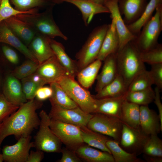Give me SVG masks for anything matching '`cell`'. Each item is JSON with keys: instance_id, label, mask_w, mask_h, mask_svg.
Instances as JSON below:
<instances>
[{"instance_id": "6da1fadb", "label": "cell", "mask_w": 162, "mask_h": 162, "mask_svg": "<svg viewBox=\"0 0 162 162\" xmlns=\"http://www.w3.org/2000/svg\"><path fill=\"white\" fill-rule=\"evenodd\" d=\"M42 101L34 99L20 105L18 109L2 122L0 132V147L4 139L13 135L18 139L30 135L39 127L40 119L37 110L42 106Z\"/></svg>"}, {"instance_id": "7a4b0ae2", "label": "cell", "mask_w": 162, "mask_h": 162, "mask_svg": "<svg viewBox=\"0 0 162 162\" xmlns=\"http://www.w3.org/2000/svg\"><path fill=\"white\" fill-rule=\"evenodd\" d=\"M140 51L133 41L129 42L116 53L118 74L128 87L133 79L146 70L142 60Z\"/></svg>"}, {"instance_id": "3957f363", "label": "cell", "mask_w": 162, "mask_h": 162, "mask_svg": "<svg viewBox=\"0 0 162 162\" xmlns=\"http://www.w3.org/2000/svg\"><path fill=\"white\" fill-rule=\"evenodd\" d=\"M109 26L104 24L95 28L76 54L79 71L97 59Z\"/></svg>"}, {"instance_id": "277c9868", "label": "cell", "mask_w": 162, "mask_h": 162, "mask_svg": "<svg viewBox=\"0 0 162 162\" xmlns=\"http://www.w3.org/2000/svg\"><path fill=\"white\" fill-rule=\"evenodd\" d=\"M29 26L37 33L46 35L51 39L60 37L67 40L53 19L51 9L41 13L23 14L15 16Z\"/></svg>"}, {"instance_id": "5b68a950", "label": "cell", "mask_w": 162, "mask_h": 162, "mask_svg": "<svg viewBox=\"0 0 162 162\" xmlns=\"http://www.w3.org/2000/svg\"><path fill=\"white\" fill-rule=\"evenodd\" d=\"M155 10L154 15L143 26L133 41L140 52L148 50L159 44L158 40L162 30V4Z\"/></svg>"}, {"instance_id": "8992f818", "label": "cell", "mask_w": 162, "mask_h": 162, "mask_svg": "<svg viewBox=\"0 0 162 162\" xmlns=\"http://www.w3.org/2000/svg\"><path fill=\"white\" fill-rule=\"evenodd\" d=\"M57 82L84 112L89 114L95 113L97 107L96 99L88 89L81 86L74 78L66 76Z\"/></svg>"}, {"instance_id": "52a82bcc", "label": "cell", "mask_w": 162, "mask_h": 162, "mask_svg": "<svg viewBox=\"0 0 162 162\" xmlns=\"http://www.w3.org/2000/svg\"><path fill=\"white\" fill-rule=\"evenodd\" d=\"M39 115L40 123L39 130L34 137V147L44 152H61L62 143L50 128V118L43 110Z\"/></svg>"}, {"instance_id": "ba28073f", "label": "cell", "mask_w": 162, "mask_h": 162, "mask_svg": "<svg viewBox=\"0 0 162 162\" xmlns=\"http://www.w3.org/2000/svg\"><path fill=\"white\" fill-rule=\"evenodd\" d=\"M92 114L87 127L92 130L111 137L119 142L123 124L121 120L100 113Z\"/></svg>"}, {"instance_id": "9c48e42d", "label": "cell", "mask_w": 162, "mask_h": 162, "mask_svg": "<svg viewBox=\"0 0 162 162\" xmlns=\"http://www.w3.org/2000/svg\"><path fill=\"white\" fill-rule=\"evenodd\" d=\"M50 128L66 147L74 151L83 144L80 128L50 118Z\"/></svg>"}, {"instance_id": "30bf717a", "label": "cell", "mask_w": 162, "mask_h": 162, "mask_svg": "<svg viewBox=\"0 0 162 162\" xmlns=\"http://www.w3.org/2000/svg\"><path fill=\"white\" fill-rule=\"evenodd\" d=\"M149 136L140 128H133L123 123L119 144L127 152L137 156L142 153Z\"/></svg>"}, {"instance_id": "8fae6325", "label": "cell", "mask_w": 162, "mask_h": 162, "mask_svg": "<svg viewBox=\"0 0 162 162\" xmlns=\"http://www.w3.org/2000/svg\"><path fill=\"white\" fill-rule=\"evenodd\" d=\"M48 115L51 118L82 128L87 126L93 114L86 113L78 106L68 109L51 105Z\"/></svg>"}, {"instance_id": "7c38bea8", "label": "cell", "mask_w": 162, "mask_h": 162, "mask_svg": "<svg viewBox=\"0 0 162 162\" xmlns=\"http://www.w3.org/2000/svg\"><path fill=\"white\" fill-rule=\"evenodd\" d=\"M30 135L21 136L12 145H5L2 148L4 161L6 162H26L31 148L34 142Z\"/></svg>"}, {"instance_id": "4fadbf2b", "label": "cell", "mask_w": 162, "mask_h": 162, "mask_svg": "<svg viewBox=\"0 0 162 162\" xmlns=\"http://www.w3.org/2000/svg\"><path fill=\"white\" fill-rule=\"evenodd\" d=\"M119 0H112L106 2L104 5L109 10L110 18L114 19L115 21L116 27L119 39L118 50L129 42L134 41L136 37L129 31L123 19L118 8Z\"/></svg>"}, {"instance_id": "5bb4252c", "label": "cell", "mask_w": 162, "mask_h": 162, "mask_svg": "<svg viewBox=\"0 0 162 162\" xmlns=\"http://www.w3.org/2000/svg\"><path fill=\"white\" fill-rule=\"evenodd\" d=\"M35 72L46 84L57 82L63 77L69 76L55 55L39 64Z\"/></svg>"}, {"instance_id": "9a60e30c", "label": "cell", "mask_w": 162, "mask_h": 162, "mask_svg": "<svg viewBox=\"0 0 162 162\" xmlns=\"http://www.w3.org/2000/svg\"><path fill=\"white\" fill-rule=\"evenodd\" d=\"M149 0H119L120 13L126 25L137 21L142 14Z\"/></svg>"}, {"instance_id": "2e32d148", "label": "cell", "mask_w": 162, "mask_h": 162, "mask_svg": "<svg viewBox=\"0 0 162 162\" xmlns=\"http://www.w3.org/2000/svg\"><path fill=\"white\" fill-rule=\"evenodd\" d=\"M140 128L146 135H157L162 131L158 114L148 106H140Z\"/></svg>"}, {"instance_id": "e0dca14e", "label": "cell", "mask_w": 162, "mask_h": 162, "mask_svg": "<svg viewBox=\"0 0 162 162\" xmlns=\"http://www.w3.org/2000/svg\"><path fill=\"white\" fill-rule=\"evenodd\" d=\"M51 38L37 33L28 46V48L39 64L54 56L50 44Z\"/></svg>"}, {"instance_id": "ac0fdd59", "label": "cell", "mask_w": 162, "mask_h": 162, "mask_svg": "<svg viewBox=\"0 0 162 162\" xmlns=\"http://www.w3.org/2000/svg\"><path fill=\"white\" fill-rule=\"evenodd\" d=\"M116 53L111 54L103 61L104 63L101 70L98 74L95 91L98 92L111 82L118 74L117 62Z\"/></svg>"}, {"instance_id": "d6986e66", "label": "cell", "mask_w": 162, "mask_h": 162, "mask_svg": "<svg viewBox=\"0 0 162 162\" xmlns=\"http://www.w3.org/2000/svg\"><path fill=\"white\" fill-rule=\"evenodd\" d=\"M3 94L10 102L20 106L28 101L18 79L11 75L7 78Z\"/></svg>"}, {"instance_id": "ffe728a7", "label": "cell", "mask_w": 162, "mask_h": 162, "mask_svg": "<svg viewBox=\"0 0 162 162\" xmlns=\"http://www.w3.org/2000/svg\"><path fill=\"white\" fill-rule=\"evenodd\" d=\"M0 43L10 45L16 49L28 59L38 62L28 47L12 32L4 21L0 23Z\"/></svg>"}, {"instance_id": "44dd1931", "label": "cell", "mask_w": 162, "mask_h": 162, "mask_svg": "<svg viewBox=\"0 0 162 162\" xmlns=\"http://www.w3.org/2000/svg\"><path fill=\"white\" fill-rule=\"evenodd\" d=\"M66 2L74 5L79 9L86 26L90 23L94 15L101 13H110L109 10L105 6L92 0H67Z\"/></svg>"}, {"instance_id": "7402d4cb", "label": "cell", "mask_w": 162, "mask_h": 162, "mask_svg": "<svg viewBox=\"0 0 162 162\" xmlns=\"http://www.w3.org/2000/svg\"><path fill=\"white\" fill-rule=\"evenodd\" d=\"M97 59L103 61L109 55L117 52L118 50L119 39L116 30L115 21L112 18Z\"/></svg>"}, {"instance_id": "603a6c76", "label": "cell", "mask_w": 162, "mask_h": 162, "mask_svg": "<svg viewBox=\"0 0 162 162\" xmlns=\"http://www.w3.org/2000/svg\"><path fill=\"white\" fill-rule=\"evenodd\" d=\"M12 32L27 46L36 34L29 26L16 16L4 20Z\"/></svg>"}, {"instance_id": "cb8c5ba5", "label": "cell", "mask_w": 162, "mask_h": 162, "mask_svg": "<svg viewBox=\"0 0 162 162\" xmlns=\"http://www.w3.org/2000/svg\"><path fill=\"white\" fill-rule=\"evenodd\" d=\"M50 44L59 63L68 72L69 76L75 78L79 72L76 60L71 59L68 55L64 46L61 43L51 38Z\"/></svg>"}, {"instance_id": "d4e9b609", "label": "cell", "mask_w": 162, "mask_h": 162, "mask_svg": "<svg viewBox=\"0 0 162 162\" xmlns=\"http://www.w3.org/2000/svg\"><path fill=\"white\" fill-rule=\"evenodd\" d=\"M125 94L116 98H96L97 107L95 113H100L120 119L122 106L125 99Z\"/></svg>"}, {"instance_id": "484cf974", "label": "cell", "mask_w": 162, "mask_h": 162, "mask_svg": "<svg viewBox=\"0 0 162 162\" xmlns=\"http://www.w3.org/2000/svg\"><path fill=\"white\" fill-rule=\"evenodd\" d=\"M77 155L88 162H115L112 155L94 149L85 143L75 150Z\"/></svg>"}, {"instance_id": "4316f807", "label": "cell", "mask_w": 162, "mask_h": 162, "mask_svg": "<svg viewBox=\"0 0 162 162\" xmlns=\"http://www.w3.org/2000/svg\"><path fill=\"white\" fill-rule=\"evenodd\" d=\"M128 90V86L118 74L114 80L94 96L97 99L116 98L125 95Z\"/></svg>"}, {"instance_id": "83f0119b", "label": "cell", "mask_w": 162, "mask_h": 162, "mask_svg": "<svg viewBox=\"0 0 162 162\" xmlns=\"http://www.w3.org/2000/svg\"><path fill=\"white\" fill-rule=\"evenodd\" d=\"M102 62L96 59L78 72L76 76L78 82L83 87L88 89L92 86L96 79Z\"/></svg>"}, {"instance_id": "f1b7e54d", "label": "cell", "mask_w": 162, "mask_h": 162, "mask_svg": "<svg viewBox=\"0 0 162 162\" xmlns=\"http://www.w3.org/2000/svg\"><path fill=\"white\" fill-rule=\"evenodd\" d=\"M80 128L84 143L111 154L106 145V141L110 138L104 135L89 129L87 126Z\"/></svg>"}, {"instance_id": "f546056e", "label": "cell", "mask_w": 162, "mask_h": 162, "mask_svg": "<svg viewBox=\"0 0 162 162\" xmlns=\"http://www.w3.org/2000/svg\"><path fill=\"white\" fill-rule=\"evenodd\" d=\"M49 84L52 91V95L49 98L51 105H56L68 109L78 106L58 82H53Z\"/></svg>"}, {"instance_id": "4dcf8cb0", "label": "cell", "mask_w": 162, "mask_h": 162, "mask_svg": "<svg viewBox=\"0 0 162 162\" xmlns=\"http://www.w3.org/2000/svg\"><path fill=\"white\" fill-rule=\"evenodd\" d=\"M140 106L125 99L123 102L120 119L129 126L140 128Z\"/></svg>"}, {"instance_id": "1f68e13d", "label": "cell", "mask_w": 162, "mask_h": 162, "mask_svg": "<svg viewBox=\"0 0 162 162\" xmlns=\"http://www.w3.org/2000/svg\"><path fill=\"white\" fill-rule=\"evenodd\" d=\"M161 4L162 0H149L141 16L135 22L126 25L129 31L136 36L143 26L153 16V14L156 8Z\"/></svg>"}, {"instance_id": "d6a6232c", "label": "cell", "mask_w": 162, "mask_h": 162, "mask_svg": "<svg viewBox=\"0 0 162 162\" xmlns=\"http://www.w3.org/2000/svg\"><path fill=\"white\" fill-rule=\"evenodd\" d=\"M107 147L110 152L115 162H144V160L133 154L125 151L120 146L119 142L110 139L106 142Z\"/></svg>"}, {"instance_id": "836d02e7", "label": "cell", "mask_w": 162, "mask_h": 162, "mask_svg": "<svg viewBox=\"0 0 162 162\" xmlns=\"http://www.w3.org/2000/svg\"><path fill=\"white\" fill-rule=\"evenodd\" d=\"M155 92L152 87L140 91H127L125 99L127 101L140 106H148L154 100Z\"/></svg>"}, {"instance_id": "e575fe53", "label": "cell", "mask_w": 162, "mask_h": 162, "mask_svg": "<svg viewBox=\"0 0 162 162\" xmlns=\"http://www.w3.org/2000/svg\"><path fill=\"white\" fill-rule=\"evenodd\" d=\"M154 83L149 71L145 70L137 75L128 87V91L134 92L144 90L151 87Z\"/></svg>"}, {"instance_id": "d590c367", "label": "cell", "mask_w": 162, "mask_h": 162, "mask_svg": "<svg viewBox=\"0 0 162 162\" xmlns=\"http://www.w3.org/2000/svg\"><path fill=\"white\" fill-rule=\"evenodd\" d=\"M142 153L147 156L162 158V140L157 135L149 136Z\"/></svg>"}, {"instance_id": "8d00e7d4", "label": "cell", "mask_w": 162, "mask_h": 162, "mask_svg": "<svg viewBox=\"0 0 162 162\" xmlns=\"http://www.w3.org/2000/svg\"><path fill=\"white\" fill-rule=\"evenodd\" d=\"M39 65L38 62L28 59L16 67L11 75L18 79H22L35 73Z\"/></svg>"}, {"instance_id": "74e56055", "label": "cell", "mask_w": 162, "mask_h": 162, "mask_svg": "<svg viewBox=\"0 0 162 162\" xmlns=\"http://www.w3.org/2000/svg\"><path fill=\"white\" fill-rule=\"evenodd\" d=\"M38 12L37 8L25 11H20L11 6L9 0H2L0 5V23L9 17L19 14H32Z\"/></svg>"}, {"instance_id": "f35d334b", "label": "cell", "mask_w": 162, "mask_h": 162, "mask_svg": "<svg viewBox=\"0 0 162 162\" xmlns=\"http://www.w3.org/2000/svg\"><path fill=\"white\" fill-rule=\"evenodd\" d=\"M141 59L144 63L150 65L162 63V45L158 44L154 48L140 52Z\"/></svg>"}, {"instance_id": "ab89813d", "label": "cell", "mask_w": 162, "mask_h": 162, "mask_svg": "<svg viewBox=\"0 0 162 162\" xmlns=\"http://www.w3.org/2000/svg\"><path fill=\"white\" fill-rule=\"evenodd\" d=\"M16 10L25 11L45 6L48 2L46 0H9Z\"/></svg>"}, {"instance_id": "60d3db41", "label": "cell", "mask_w": 162, "mask_h": 162, "mask_svg": "<svg viewBox=\"0 0 162 162\" xmlns=\"http://www.w3.org/2000/svg\"><path fill=\"white\" fill-rule=\"evenodd\" d=\"M20 106L9 102L3 94H0V124L16 111Z\"/></svg>"}, {"instance_id": "b9f144b4", "label": "cell", "mask_w": 162, "mask_h": 162, "mask_svg": "<svg viewBox=\"0 0 162 162\" xmlns=\"http://www.w3.org/2000/svg\"><path fill=\"white\" fill-rule=\"evenodd\" d=\"M23 92L28 101L34 99L35 93L40 87L35 84L28 76L21 79Z\"/></svg>"}, {"instance_id": "7bdbcfd3", "label": "cell", "mask_w": 162, "mask_h": 162, "mask_svg": "<svg viewBox=\"0 0 162 162\" xmlns=\"http://www.w3.org/2000/svg\"><path fill=\"white\" fill-rule=\"evenodd\" d=\"M149 71L154 84L160 90L162 88V63L151 65Z\"/></svg>"}, {"instance_id": "ee69618b", "label": "cell", "mask_w": 162, "mask_h": 162, "mask_svg": "<svg viewBox=\"0 0 162 162\" xmlns=\"http://www.w3.org/2000/svg\"><path fill=\"white\" fill-rule=\"evenodd\" d=\"M61 158L57 161L58 162H80L81 159L77 155L75 151L67 147L62 148Z\"/></svg>"}, {"instance_id": "f6af8a7d", "label": "cell", "mask_w": 162, "mask_h": 162, "mask_svg": "<svg viewBox=\"0 0 162 162\" xmlns=\"http://www.w3.org/2000/svg\"><path fill=\"white\" fill-rule=\"evenodd\" d=\"M52 94V91L51 88L48 86H42L39 88L37 90L35 97L38 100L43 101L49 99Z\"/></svg>"}, {"instance_id": "bcb514c9", "label": "cell", "mask_w": 162, "mask_h": 162, "mask_svg": "<svg viewBox=\"0 0 162 162\" xmlns=\"http://www.w3.org/2000/svg\"><path fill=\"white\" fill-rule=\"evenodd\" d=\"M4 55L7 60L14 64H16L19 62L18 56L16 52L11 48L6 46L2 47Z\"/></svg>"}, {"instance_id": "7dc6e473", "label": "cell", "mask_w": 162, "mask_h": 162, "mask_svg": "<svg viewBox=\"0 0 162 162\" xmlns=\"http://www.w3.org/2000/svg\"><path fill=\"white\" fill-rule=\"evenodd\" d=\"M44 157V152L36 149L29 153L26 162H40Z\"/></svg>"}, {"instance_id": "c3c4849f", "label": "cell", "mask_w": 162, "mask_h": 162, "mask_svg": "<svg viewBox=\"0 0 162 162\" xmlns=\"http://www.w3.org/2000/svg\"><path fill=\"white\" fill-rule=\"evenodd\" d=\"M160 90L157 87L155 88L154 90L155 97L154 101L158 111V115L160 118V124L162 126V104L160 98Z\"/></svg>"}, {"instance_id": "681fc988", "label": "cell", "mask_w": 162, "mask_h": 162, "mask_svg": "<svg viewBox=\"0 0 162 162\" xmlns=\"http://www.w3.org/2000/svg\"><path fill=\"white\" fill-rule=\"evenodd\" d=\"M28 76L33 82L40 87L43 86L46 84L40 76L36 72Z\"/></svg>"}, {"instance_id": "f907efd6", "label": "cell", "mask_w": 162, "mask_h": 162, "mask_svg": "<svg viewBox=\"0 0 162 162\" xmlns=\"http://www.w3.org/2000/svg\"><path fill=\"white\" fill-rule=\"evenodd\" d=\"M144 158L147 162H162V158L149 156L144 155Z\"/></svg>"}, {"instance_id": "816d5d0a", "label": "cell", "mask_w": 162, "mask_h": 162, "mask_svg": "<svg viewBox=\"0 0 162 162\" xmlns=\"http://www.w3.org/2000/svg\"><path fill=\"white\" fill-rule=\"evenodd\" d=\"M48 2H50L54 4H60L67 0H46Z\"/></svg>"}, {"instance_id": "f5cc1de1", "label": "cell", "mask_w": 162, "mask_h": 162, "mask_svg": "<svg viewBox=\"0 0 162 162\" xmlns=\"http://www.w3.org/2000/svg\"><path fill=\"white\" fill-rule=\"evenodd\" d=\"M94 2L104 6L109 1L112 0H92Z\"/></svg>"}, {"instance_id": "db71d44e", "label": "cell", "mask_w": 162, "mask_h": 162, "mask_svg": "<svg viewBox=\"0 0 162 162\" xmlns=\"http://www.w3.org/2000/svg\"><path fill=\"white\" fill-rule=\"evenodd\" d=\"M4 161L2 153H0V162H2Z\"/></svg>"}, {"instance_id": "11a10c76", "label": "cell", "mask_w": 162, "mask_h": 162, "mask_svg": "<svg viewBox=\"0 0 162 162\" xmlns=\"http://www.w3.org/2000/svg\"><path fill=\"white\" fill-rule=\"evenodd\" d=\"M2 123L0 124V131H1V130L2 127Z\"/></svg>"}, {"instance_id": "9f6ffc18", "label": "cell", "mask_w": 162, "mask_h": 162, "mask_svg": "<svg viewBox=\"0 0 162 162\" xmlns=\"http://www.w3.org/2000/svg\"><path fill=\"white\" fill-rule=\"evenodd\" d=\"M1 1H2V0H0V5Z\"/></svg>"}]
</instances>
